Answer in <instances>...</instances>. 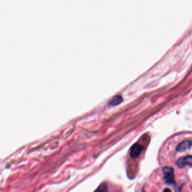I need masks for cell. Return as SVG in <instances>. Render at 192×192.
I'll list each match as a JSON object with an SVG mask.
<instances>
[{
    "label": "cell",
    "instance_id": "6da1fadb",
    "mask_svg": "<svg viewBox=\"0 0 192 192\" xmlns=\"http://www.w3.org/2000/svg\"><path fill=\"white\" fill-rule=\"evenodd\" d=\"M162 171L165 182L170 184H174L175 181L173 168L170 167H164L163 168Z\"/></svg>",
    "mask_w": 192,
    "mask_h": 192
},
{
    "label": "cell",
    "instance_id": "7a4b0ae2",
    "mask_svg": "<svg viewBox=\"0 0 192 192\" xmlns=\"http://www.w3.org/2000/svg\"><path fill=\"white\" fill-rule=\"evenodd\" d=\"M177 166L180 168H184L186 166H192V156H188L180 158L177 161Z\"/></svg>",
    "mask_w": 192,
    "mask_h": 192
},
{
    "label": "cell",
    "instance_id": "3957f363",
    "mask_svg": "<svg viewBox=\"0 0 192 192\" xmlns=\"http://www.w3.org/2000/svg\"><path fill=\"white\" fill-rule=\"evenodd\" d=\"M143 147L141 145L139 144V143H136L133 144L131 148L130 155L132 158H136L141 153L143 150Z\"/></svg>",
    "mask_w": 192,
    "mask_h": 192
},
{
    "label": "cell",
    "instance_id": "277c9868",
    "mask_svg": "<svg viewBox=\"0 0 192 192\" xmlns=\"http://www.w3.org/2000/svg\"><path fill=\"white\" fill-rule=\"evenodd\" d=\"M192 146V141L190 140H185L180 143L176 148L177 152H184L189 149H190Z\"/></svg>",
    "mask_w": 192,
    "mask_h": 192
},
{
    "label": "cell",
    "instance_id": "5b68a950",
    "mask_svg": "<svg viewBox=\"0 0 192 192\" xmlns=\"http://www.w3.org/2000/svg\"><path fill=\"white\" fill-rule=\"evenodd\" d=\"M123 99L121 96L120 95H116L114 96L109 102V105L112 106H116L119 105V104L121 103Z\"/></svg>",
    "mask_w": 192,
    "mask_h": 192
},
{
    "label": "cell",
    "instance_id": "8992f818",
    "mask_svg": "<svg viewBox=\"0 0 192 192\" xmlns=\"http://www.w3.org/2000/svg\"><path fill=\"white\" fill-rule=\"evenodd\" d=\"M106 187L105 184H102L99 188L96 189V191H106Z\"/></svg>",
    "mask_w": 192,
    "mask_h": 192
},
{
    "label": "cell",
    "instance_id": "52a82bcc",
    "mask_svg": "<svg viewBox=\"0 0 192 192\" xmlns=\"http://www.w3.org/2000/svg\"><path fill=\"white\" fill-rule=\"evenodd\" d=\"M163 191H164H164H171V190L169 189H164Z\"/></svg>",
    "mask_w": 192,
    "mask_h": 192
}]
</instances>
